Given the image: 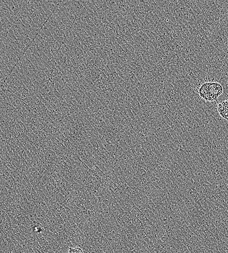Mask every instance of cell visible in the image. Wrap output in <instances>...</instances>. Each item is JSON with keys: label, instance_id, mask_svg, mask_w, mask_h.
Returning a JSON list of instances; mask_svg holds the SVG:
<instances>
[{"label": "cell", "instance_id": "1", "mask_svg": "<svg viewBox=\"0 0 228 253\" xmlns=\"http://www.w3.org/2000/svg\"><path fill=\"white\" fill-rule=\"evenodd\" d=\"M223 92L222 85L217 82H207L202 84L198 90L200 97L207 101H216Z\"/></svg>", "mask_w": 228, "mask_h": 253}, {"label": "cell", "instance_id": "2", "mask_svg": "<svg viewBox=\"0 0 228 253\" xmlns=\"http://www.w3.org/2000/svg\"><path fill=\"white\" fill-rule=\"evenodd\" d=\"M217 109L221 116L228 120V100L221 104L218 103Z\"/></svg>", "mask_w": 228, "mask_h": 253}, {"label": "cell", "instance_id": "3", "mask_svg": "<svg viewBox=\"0 0 228 253\" xmlns=\"http://www.w3.org/2000/svg\"><path fill=\"white\" fill-rule=\"evenodd\" d=\"M68 253H84L82 249L79 247H70Z\"/></svg>", "mask_w": 228, "mask_h": 253}]
</instances>
